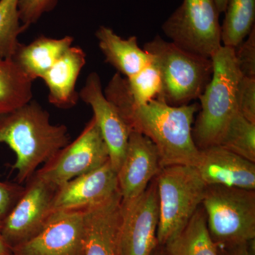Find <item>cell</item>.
Returning <instances> with one entry per match:
<instances>
[{
  "label": "cell",
  "instance_id": "f546056e",
  "mask_svg": "<svg viewBox=\"0 0 255 255\" xmlns=\"http://www.w3.org/2000/svg\"><path fill=\"white\" fill-rule=\"evenodd\" d=\"M250 243L251 242L233 245V246L218 247V248L225 249V251H222L221 255H253L249 247Z\"/></svg>",
  "mask_w": 255,
  "mask_h": 255
},
{
  "label": "cell",
  "instance_id": "9a60e30c",
  "mask_svg": "<svg viewBox=\"0 0 255 255\" xmlns=\"http://www.w3.org/2000/svg\"><path fill=\"white\" fill-rule=\"evenodd\" d=\"M206 186L255 190V163L221 145L199 150L193 166Z\"/></svg>",
  "mask_w": 255,
  "mask_h": 255
},
{
  "label": "cell",
  "instance_id": "44dd1931",
  "mask_svg": "<svg viewBox=\"0 0 255 255\" xmlns=\"http://www.w3.org/2000/svg\"><path fill=\"white\" fill-rule=\"evenodd\" d=\"M33 81L11 59H0V116L31 102Z\"/></svg>",
  "mask_w": 255,
  "mask_h": 255
},
{
  "label": "cell",
  "instance_id": "2e32d148",
  "mask_svg": "<svg viewBox=\"0 0 255 255\" xmlns=\"http://www.w3.org/2000/svg\"><path fill=\"white\" fill-rule=\"evenodd\" d=\"M122 196L85 209L82 255H121Z\"/></svg>",
  "mask_w": 255,
  "mask_h": 255
},
{
  "label": "cell",
  "instance_id": "9c48e42d",
  "mask_svg": "<svg viewBox=\"0 0 255 255\" xmlns=\"http://www.w3.org/2000/svg\"><path fill=\"white\" fill-rule=\"evenodd\" d=\"M56 189L36 174L26 182L22 195L1 222V233L11 249L31 239L44 227L52 216Z\"/></svg>",
  "mask_w": 255,
  "mask_h": 255
},
{
  "label": "cell",
  "instance_id": "277c9868",
  "mask_svg": "<svg viewBox=\"0 0 255 255\" xmlns=\"http://www.w3.org/2000/svg\"><path fill=\"white\" fill-rule=\"evenodd\" d=\"M143 50L155 59L162 78V95L157 100L172 107L189 105L199 99L211 81V58L191 53L159 36Z\"/></svg>",
  "mask_w": 255,
  "mask_h": 255
},
{
  "label": "cell",
  "instance_id": "6da1fadb",
  "mask_svg": "<svg viewBox=\"0 0 255 255\" xmlns=\"http://www.w3.org/2000/svg\"><path fill=\"white\" fill-rule=\"evenodd\" d=\"M106 97L115 107L130 132H138L155 144L162 167L195 164L199 149L192 136L194 117L199 104L172 107L153 100L145 105H134L127 83L116 82Z\"/></svg>",
  "mask_w": 255,
  "mask_h": 255
},
{
  "label": "cell",
  "instance_id": "30bf717a",
  "mask_svg": "<svg viewBox=\"0 0 255 255\" xmlns=\"http://www.w3.org/2000/svg\"><path fill=\"white\" fill-rule=\"evenodd\" d=\"M121 255H152L158 246L159 203L154 178L140 195L122 201Z\"/></svg>",
  "mask_w": 255,
  "mask_h": 255
},
{
  "label": "cell",
  "instance_id": "603a6c76",
  "mask_svg": "<svg viewBox=\"0 0 255 255\" xmlns=\"http://www.w3.org/2000/svg\"><path fill=\"white\" fill-rule=\"evenodd\" d=\"M219 145L255 163V124L238 112L228 123Z\"/></svg>",
  "mask_w": 255,
  "mask_h": 255
},
{
  "label": "cell",
  "instance_id": "ffe728a7",
  "mask_svg": "<svg viewBox=\"0 0 255 255\" xmlns=\"http://www.w3.org/2000/svg\"><path fill=\"white\" fill-rule=\"evenodd\" d=\"M168 255H219L209 229L202 205L177 236L165 245Z\"/></svg>",
  "mask_w": 255,
  "mask_h": 255
},
{
  "label": "cell",
  "instance_id": "7a4b0ae2",
  "mask_svg": "<svg viewBox=\"0 0 255 255\" xmlns=\"http://www.w3.org/2000/svg\"><path fill=\"white\" fill-rule=\"evenodd\" d=\"M70 142L68 128L50 123L49 113L36 101L0 116V144L16 155L11 169L18 184L27 182Z\"/></svg>",
  "mask_w": 255,
  "mask_h": 255
},
{
  "label": "cell",
  "instance_id": "4dcf8cb0",
  "mask_svg": "<svg viewBox=\"0 0 255 255\" xmlns=\"http://www.w3.org/2000/svg\"><path fill=\"white\" fill-rule=\"evenodd\" d=\"M0 255H11V249L3 237L0 223Z\"/></svg>",
  "mask_w": 255,
  "mask_h": 255
},
{
  "label": "cell",
  "instance_id": "83f0119b",
  "mask_svg": "<svg viewBox=\"0 0 255 255\" xmlns=\"http://www.w3.org/2000/svg\"><path fill=\"white\" fill-rule=\"evenodd\" d=\"M238 110L250 122L255 124V78L242 76L238 82Z\"/></svg>",
  "mask_w": 255,
  "mask_h": 255
},
{
  "label": "cell",
  "instance_id": "484cf974",
  "mask_svg": "<svg viewBox=\"0 0 255 255\" xmlns=\"http://www.w3.org/2000/svg\"><path fill=\"white\" fill-rule=\"evenodd\" d=\"M58 2V0H18L20 21L28 28L36 23L45 13L54 9Z\"/></svg>",
  "mask_w": 255,
  "mask_h": 255
},
{
  "label": "cell",
  "instance_id": "ba28073f",
  "mask_svg": "<svg viewBox=\"0 0 255 255\" xmlns=\"http://www.w3.org/2000/svg\"><path fill=\"white\" fill-rule=\"evenodd\" d=\"M108 161V147L92 117L79 136L58 151L35 174L58 188L74 178L102 167Z\"/></svg>",
  "mask_w": 255,
  "mask_h": 255
},
{
  "label": "cell",
  "instance_id": "8fae6325",
  "mask_svg": "<svg viewBox=\"0 0 255 255\" xmlns=\"http://www.w3.org/2000/svg\"><path fill=\"white\" fill-rule=\"evenodd\" d=\"M85 211L52 214L39 233L11 249V255H82Z\"/></svg>",
  "mask_w": 255,
  "mask_h": 255
},
{
  "label": "cell",
  "instance_id": "7402d4cb",
  "mask_svg": "<svg viewBox=\"0 0 255 255\" xmlns=\"http://www.w3.org/2000/svg\"><path fill=\"white\" fill-rule=\"evenodd\" d=\"M225 13L221 43L235 49L255 27V0H228Z\"/></svg>",
  "mask_w": 255,
  "mask_h": 255
},
{
  "label": "cell",
  "instance_id": "e0dca14e",
  "mask_svg": "<svg viewBox=\"0 0 255 255\" xmlns=\"http://www.w3.org/2000/svg\"><path fill=\"white\" fill-rule=\"evenodd\" d=\"M86 53L79 46L70 47L50 68L42 80L48 89V101L62 110L73 108L80 97L76 84L86 64Z\"/></svg>",
  "mask_w": 255,
  "mask_h": 255
},
{
  "label": "cell",
  "instance_id": "d4e9b609",
  "mask_svg": "<svg viewBox=\"0 0 255 255\" xmlns=\"http://www.w3.org/2000/svg\"><path fill=\"white\" fill-rule=\"evenodd\" d=\"M151 56V55H150ZM152 58L150 63L133 76L127 78L128 87L134 105H145L162 95V78L158 65Z\"/></svg>",
  "mask_w": 255,
  "mask_h": 255
},
{
  "label": "cell",
  "instance_id": "d6a6232c",
  "mask_svg": "<svg viewBox=\"0 0 255 255\" xmlns=\"http://www.w3.org/2000/svg\"><path fill=\"white\" fill-rule=\"evenodd\" d=\"M152 255H167V252H157L156 253L155 251L153 252Z\"/></svg>",
  "mask_w": 255,
  "mask_h": 255
},
{
  "label": "cell",
  "instance_id": "ac0fdd59",
  "mask_svg": "<svg viewBox=\"0 0 255 255\" xmlns=\"http://www.w3.org/2000/svg\"><path fill=\"white\" fill-rule=\"evenodd\" d=\"M99 47L105 57V63L117 70V73L130 78L150 63V55L140 48L137 38L119 36L112 28L102 26L96 31Z\"/></svg>",
  "mask_w": 255,
  "mask_h": 255
},
{
  "label": "cell",
  "instance_id": "7c38bea8",
  "mask_svg": "<svg viewBox=\"0 0 255 255\" xmlns=\"http://www.w3.org/2000/svg\"><path fill=\"white\" fill-rule=\"evenodd\" d=\"M119 192L117 172L108 161L102 167L57 188L52 201L51 213L89 209Z\"/></svg>",
  "mask_w": 255,
  "mask_h": 255
},
{
  "label": "cell",
  "instance_id": "d6986e66",
  "mask_svg": "<svg viewBox=\"0 0 255 255\" xmlns=\"http://www.w3.org/2000/svg\"><path fill=\"white\" fill-rule=\"evenodd\" d=\"M73 37L61 38L41 36L28 44L20 43L11 58L32 81L43 78L72 46Z\"/></svg>",
  "mask_w": 255,
  "mask_h": 255
},
{
  "label": "cell",
  "instance_id": "1f68e13d",
  "mask_svg": "<svg viewBox=\"0 0 255 255\" xmlns=\"http://www.w3.org/2000/svg\"><path fill=\"white\" fill-rule=\"evenodd\" d=\"M215 2H216V6H217L220 14L225 12L228 0H215Z\"/></svg>",
  "mask_w": 255,
  "mask_h": 255
},
{
  "label": "cell",
  "instance_id": "cb8c5ba5",
  "mask_svg": "<svg viewBox=\"0 0 255 255\" xmlns=\"http://www.w3.org/2000/svg\"><path fill=\"white\" fill-rule=\"evenodd\" d=\"M18 0H0V59H11L26 29L20 21Z\"/></svg>",
  "mask_w": 255,
  "mask_h": 255
},
{
  "label": "cell",
  "instance_id": "f1b7e54d",
  "mask_svg": "<svg viewBox=\"0 0 255 255\" xmlns=\"http://www.w3.org/2000/svg\"><path fill=\"white\" fill-rule=\"evenodd\" d=\"M23 190L22 184L0 180V223L13 209Z\"/></svg>",
  "mask_w": 255,
  "mask_h": 255
},
{
  "label": "cell",
  "instance_id": "5b68a950",
  "mask_svg": "<svg viewBox=\"0 0 255 255\" xmlns=\"http://www.w3.org/2000/svg\"><path fill=\"white\" fill-rule=\"evenodd\" d=\"M159 203L157 239L165 246L185 227L202 204L206 187L193 166L162 167L156 177Z\"/></svg>",
  "mask_w": 255,
  "mask_h": 255
},
{
  "label": "cell",
  "instance_id": "5bb4252c",
  "mask_svg": "<svg viewBox=\"0 0 255 255\" xmlns=\"http://www.w3.org/2000/svg\"><path fill=\"white\" fill-rule=\"evenodd\" d=\"M162 169L155 144L140 132H130L125 157L117 172L122 200L141 194Z\"/></svg>",
  "mask_w": 255,
  "mask_h": 255
},
{
  "label": "cell",
  "instance_id": "52a82bcc",
  "mask_svg": "<svg viewBox=\"0 0 255 255\" xmlns=\"http://www.w3.org/2000/svg\"><path fill=\"white\" fill-rule=\"evenodd\" d=\"M219 15L215 0H183L162 29L182 49L211 58L222 46Z\"/></svg>",
  "mask_w": 255,
  "mask_h": 255
},
{
  "label": "cell",
  "instance_id": "4316f807",
  "mask_svg": "<svg viewBox=\"0 0 255 255\" xmlns=\"http://www.w3.org/2000/svg\"><path fill=\"white\" fill-rule=\"evenodd\" d=\"M234 50L242 76L255 78V27L247 37V39Z\"/></svg>",
  "mask_w": 255,
  "mask_h": 255
},
{
  "label": "cell",
  "instance_id": "3957f363",
  "mask_svg": "<svg viewBox=\"0 0 255 255\" xmlns=\"http://www.w3.org/2000/svg\"><path fill=\"white\" fill-rule=\"evenodd\" d=\"M213 75L200 100V112L192 128L199 150L219 145L228 123L238 112L237 91L242 75L234 48L221 46L211 56Z\"/></svg>",
  "mask_w": 255,
  "mask_h": 255
},
{
  "label": "cell",
  "instance_id": "4fadbf2b",
  "mask_svg": "<svg viewBox=\"0 0 255 255\" xmlns=\"http://www.w3.org/2000/svg\"><path fill=\"white\" fill-rule=\"evenodd\" d=\"M79 97L90 105L93 117L108 147L110 161L116 172L123 162L130 131L118 112L106 98L100 75L95 72L87 76Z\"/></svg>",
  "mask_w": 255,
  "mask_h": 255
},
{
  "label": "cell",
  "instance_id": "8992f818",
  "mask_svg": "<svg viewBox=\"0 0 255 255\" xmlns=\"http://www.w3.org/2000/svg\"><path fill=\"white\" fill-rule=\"evenodd\" d=\"M201 205L217 247L255 241V190L207 186Z\"/></svg>",
  "mask_w": 255,
  "mask_h": 255
}]
</instances>
